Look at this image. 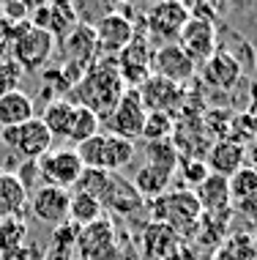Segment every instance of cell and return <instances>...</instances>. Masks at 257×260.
<instances>
[{"instance_id": "obj_1", "label": "cell", "mask_w": 257, "mask_h": 260, "mask_svg": "<svg viewBox=\"0 0 257 260\" xmlns=\"http://www.w3.org/2000/svg\"><path fill=\"white\" fill-rule=\"evenodd\" d=\"M74 93H77V104L88 107L93 115H99V121H104L113 112L118 99L126 93V85L118 72V60L99 55L82 74V80L74 85Z\"/></svg>"}, {"instance_id": "obj_2", "label": "cell", "mask_w": 257, "mask_h": 260, "mask_svg": "<svg viewBox=\"0 0 257 260\" xmlns=\"http://www.w3.org/2000/svg\"><path fill=\"white\" fill-rule=\"evenodd\" d=\"M145 208L151 211V222L170 224L180 238L183 236L194 238V233L200 228V219H203V208H200V203L194 198L192 189L164 192V194H159V198L145 203Z\"/></svg>"}, {"instance_id": "obj_3", "label": "cell", "mask_w": 257, "mask_h": 260, "mask_svg": "<svg viewBox=\"0 0 257 260\" xmlns=\"http://www.w3.org/2000/svg\"><path fill=\"white\" fill-rule=\"evenodd\" d=\"M58 41L52 39V33L39 30L30 22L11 25V60L17 63L22 72H39L44 69L50 58L55 55Z\"/></svg>"}, {"instance_id": "obj_4", "label": "cell", "mask_w": 257, "mask_h": 260, "mask_svg": "<svg viewBox=\"0 0 257 260\" xmlns=\"http://www.w3.org/2000/svg\"><path fill=\"white\" fill-rule=\"evenodd\" d=\"M186 22H189L186 3H178V0L156 3L145 11V39L156 41V47L175 44Z\"/></svg>"}, {"instance_id": "obj_5", "label": "cell", "mask_w": 257, "mask_h": 260, "mask_svg": "<svg viewBox=\"0 0 257 260\" xmlns=\"http://www.w3.org/2000/svg\"><path fill=\"white\" fill-rule=\"evenodd\" d=\"M145 115H148V112H145L142 102H140V93H137L134 88H126V93L118 99V104L113 107V112L101 121V126L107 129V135H115L121 140L134 143V140L142 137Z\"/></svg>"}, {"instance_id": "obj_6", "label": "cell", "mask_w": 257, "mask_h": 260, "mask_svg": "<svg viewBox=\"0 0 257 260\" xmlns=\"http://www.w3.org/2000/svg\"><path fill=\"white\" fill-rule=\"evenodd\" d=\"M82 173H85V167L74 148H52L39 159V175L44 186H58L68 192L71 186H77Z\"/></svg>"}, {"instance_id": "obj_7", "label": "cell", "mask_w": 257, "mask_h": 260, "mask_svg": "<svg viewBox=\"0 0 257 260\" xmlns=\"http://www.w3.org/2000/svg\"><path fill=\"white\" fill-rule=\"evenodd\" d=\"M3 143L14 148L17 153H22L25 161H39L44 153L52 151L55 137L50 135L44 123H41L39 115H33L27 123L14 126V129H3Z\"/></svg>"}, {"instance_id": "obj_8", "label": "cell", "mask_w": 257, "mask_h": 260, "mask_svg": "<svg viewBox=\"0 0 257 260\" xmlns=\"http://www.w3.org/2000/svg\"><path fill=\"white\" fill-rule=\"evenodd\" d=\"M151 55H154L151 41L145 39L142 33H140V36H134L121 52L115 55L118 72H121V80H123V85H126V88L137 90L151 77Z\"/></svg>"}, {"instance_id": "obj_9", "label": "cell", "mask_w": 257, "mask_h": 260, "mask_svg": "<svg viewBox=\"0 0 257 260\" xmlns=\"http://www.w3.org/2000/svg\"><path fill=\"white\" fill-rule=\"evenodd\" d=\"M90 27H93L99 55H107V58H115V55L134 39V22H129V19L121 17L118 11L101 14L99 19H93Z\"/></svg>"}, {"instance_id": "obj_10", "label": "cell", "mask_w": 257, "mask_h": 260, "mask_svg": "<svg viewBox=\"0 0 257 260\" xmlns=\"http://www.w3.org/2000/svg\"><path fill=\"white\" fill-rule=\"evenodd\" d=\"M137 93H140L145 112H167V115L175 118V110H183V104H186L183 88L175 85V82L162 80V77H154V74L137 88Z\"/></svg>"}, {"instance_id": "obj_11", "label": "cell", "mask_w": 257, "mask_h": 260, "mask_svg": "<svg viewBox=\"0 0 257 260\" xmlns=\"http://www.w3.org/2000/svg\"><path fill=\"white\" fill-rule=\"evenodd\" d=\"M151 74L183 88V82H189L197 74V66L178 44H164L156 47L154 55H151Z\"/></svg>"}, {"instance_id": "obj_12", "label": "cell", "mask_w": 257, "mask_h": 260, "mask_svg": "<svg viewBox=\"0 0 257 260\" xmlns=\"http://www.w3.org/2000/svg\"><path fill=\"white\" fill-rule=\"evenodd\" d=\"M175 44L194 60V66H203L213 52L219 50V39H216V25L203 22V19H192L183 25L180 36Z\"/></svg>"}, {"instance_id": "obj_13", "label": "cell", "mask_w": 257, "mask_h": 260, "mask_svg": "<svg viewBox=\"0 0 257 260\" xmlns=\"http://www.w3.org/2000/svg\"><path fill=\"white\" fill-rule=\"evenodd\" d=\"M68 198L71 192L66 189H58V186H39L36 192L27 194V206H30L33 216L44 224H60L68 222Z\"/></svg>"}, {"instance_id": "obj_14", "label": "cell", "mask_w": 257, "mask_h": 260, "mask_svg": "<svg viewBox=\"0 0 257 260\" xmlns=\"http://www.w3.org/2000/svg\"><path fill=\"white\" fill-rule=\"evenodd\" d=\"M99 203H101V208H109L113 214H121V216H131V214L145 208V200L140 198L134 184L121 178V175H109Z\"/></svg>"}, {"instance_id": "obj_15", "label": "cell", "mask_w": 257, "mask_h": 260, "mask_svg": "<svg viewBox=\"0 0 257 260\" xmlns=\"http://www.w3.org/2000/svg\"><path fill=\"white\" fill-rule=\"evenodd\" d=\"M60 47H63V52H66L68 66H77L82 72H88V66L99 58V47H96V36H93L90 22H80L63 41H60Z\"/></svg>"}, {"instance_id": "obj_16", "label": "cell", "mask_w": 257, "mask_h": 260, "mask_svg": "<svg viewBox=\"0 0 257 260\" xmlns=\"http://www.w3.org/2000/svg\"><path fill=\"white\" fill-rule=\"evenodd\" d=\"M192 192L205 216H219L230 211V186H227V178H222V175L208 173V178L200 186H194Z\"/></svg>"}, {"instance_id": "obj_17", "label": "cell", "mask_w": 257, "mask_h": 260, "mask_svg": "<svg viewBox=\"0 0 257 260\" xmlns=\"http://www.w3.org/2000/svg\"><path fill=\"white\" fill-rule=\"evenodd\" d=\"M203 161H205L208 173L222 175V178H230L235 170L244 167V145L233 143V140H216V143L208 148Z\"/></svg>"}, {"instance_id": "obj_18", "label": "cell", "mask_w": 257, "mask_h": 260, "mask_svg": "<svg viewBox=\"0 0 257 260\" xmlns=\"http://www.w3.org/2000/svg\"><path fill=\"white\" fill-rule=\"evenodd\" d=\"M203 80L219 90H233L241 80V63L227 52H213L203 63Z\"/></svg>"}, {"instance_id": "obj_19", "label": "cell", "mask_w": 257, "mask_h": 260, "mask_svg": "<svg viewBox=\"0 0 257 260\" xmlns=\"http://www.w3.org/2000/svg\"><path fill=\"white\" fill-rule=\"evenodd\" d=\"M180 238L170 224L164 222H148L142 230V252L148 255L151 260H164L170 257L172 252L180 247Z\"/></svg>"}, {"instance_id": "obj_20", "label": "cell", "mask_w": 257, "mask_h": 260, "mask_svg": "<svg viewBox=\"0 0 257 260\" xmlns=\"http://www.w3.org/2000/svg\"><path fill=\"white\" fill-rule=\"evenodd\" d=\"M134 143H129V140H121L115 135H107V132H101V148H99V170L104 173H118L123 170L126 165H131V159H134Z\"/></svg>"}, {"instance_id": "obj_21", "label": "cell", "mask_w": 257, "mask_h": 260, "mask_svg": "<svg viewBox=\"0 0 257 260\" xmlns=\"http://www.w3.org/2000/svg\"><path fill=\"white\" fill-rule=\"evenodd\" d=\"M33 99L22 90H11V93L0 96V129H14L22 126L33 118Z\"/></svg>"}, {"instance_id": "obj_22", "label": "cell", "mask_w": 257, "mask_h": 260, "mask_svg": "<svg viewBox=\"0 0 257 260\" xmlns=\"http://www.w3.org/2000/svg\"><path fill=\"white\" fill-rule=\"evenodd\" d=\"M115 241H118V236H115V224L109 222V219H104V216L77 230V249H80V255H82V257H88L90 252L107 247V244H115Z\"/></svg>"}, {"instance_id": "obj_23", "label": "cell", "mask_w": 257, "mask_h": 260, "mask_svg": "<svg viewBox=\"0 0 257 260\" xmlns=\"http://www.w3.org/2000/svg\"><path fill=\"white\" fill-rule=\"evenodd\" d=\"M172 175L175 173H170V170H164V167H156V165H142L140 170H137L134 175V189L140 192V198L148 203V200H154L159 198V194H164L167 192V186H170V181H172Z\"/></svg>"}, {"instance_id": "obj_24", "label": "cell", "mask_w": 257, "mask_h": 260, "mask_svg": "<svg viewBox=\"0 0 257 260\" xmlns=\"http://www.w3.org/2000/svg\"><path fill=\"white\" fill-rule=\"evenodd\" d=\"M27 206V192L17 181L14 173H0V219L22 216Z\"/></svg>"}, {"instance_id": "obj_25", "label": "cell", "mask_w": 257, "mask_h": 260, "mask_svg": "<svg viewBox=\"0 0 257 260\" xmlns=\"http://www.w3.org/2000/svg\"><path fill=\"white\" fill-rule=\"evenodd\" d=\"M101 216H104V208L96 198H90L85 192H71V198H68V224H74L80 230L90 222L101 219Z\"/></svg>"}, {"instance_id": "obj_26", "label": "cell", "mask_w": 257, "mask_h": 260, "mask_svg": "<svg viewBox=\"0 0 257 260\" xmlns=\"http://www.w3.org/2000/svg\"><path fill=\"white\" fill-rule=\"evenodd\" d=\"M80 22L82 19L77 14V6H71V3H50V25H47V33H52V39L58 41V44Z\"/></svg>"}, {"instance_id": "obj_27", "label": "cell", "mask_w": 257, "mask_h": 260, "mask_svg": "<svg viewBox=\"0 0 257 260\" xmlns=\"http://www.w3.org/2000/svg\"><path fill=\"white\" fill-rule=\"evenodd\" d=\"M71 112H74V102L68 99H55L44 107L41 112V123L50 129L52 137H63L68 135V123H71Z\"/></svg>"}, {"instance_id": "obj_28", "label": "cell", "mask_w": 257, "mask_h": 260, "mask_svg": "<svg viewBox=\"0 0 257 260\" xmlns=\"http://www.w3.org/2000/svg\"><path fill=\"white\" fill-rule=\"evenodd\" d=\"M99 132H101L99 115H93V112H90L88 107H82V104H74L66 140H71L74 145H80V143H85V140H90L93 135H99Z\"/></svg>"}, {"instance_id": "obj_29", "label": "cell", "mask_w": 257, "mask_h": 260, "mask_svg": "<svg viewBox=\"0 0 257 260\" xmlns=\"http://www.w3.org/2000/svg\"><path fill=\"white\" fill-rule=\"evenodd\" d=\"M27 236V224L19 216H9V219H0V255L3 257H14L19 255Z\"/></svg>"}, {"instance_id": "obj_30", "label": "cell", "mask_w": 257, "mask_h": 260, "mask_svg": "<svg viewBox=\"0 0 257 260\" xmlns=\"http://www.w3.org/2000/svg\"><path fill=\"white\" fill-rule=\"evenodd\" d=\"M227 186H230V200H235V203L257 200V173L249 170V167L235 170L227 178Z\"/></svg>"}, {"instance_id": "obj_31", "label": "cell", "mask_w": 257, "mask_h": 260, "mask_svg": "<svg viewBox=\"0 0 257 260\" xmlns=\"http://www.w3.org/2000/svg\"><path fill=\"white\" fill-rule=\"evenodd\" d=\"M175 132V118L167 112H148L142 126V137L145 143H159V140H170Z\"/></svg>"}, {"instance_id": "obj_32", "label": "cell", "mask_w": 257, "mask_h": 260, "mask_svg": "<svg viewBox=\"0 0 257 260\" xmlns=\"http://www.w3.org/2000/svg\"><path fill=\"white\" fill-rule=\"evenodd\" d=\"M219 252L227 260H257V241H254V236L238 233V236L225 238Z\"/></svg>"}, {"instance_id": "obj_33", "label": "cell", "mask_w": 257, "mask_h": 260, "mask_svg": "<svg viewBox=\"0 0 257 260\" xmlns=\"http://www.w3.org/2000/svg\"><path fill=\"white\" fill-rule=\"evenodd\" d=\"M145 156L148 161L145 165H156V167H164V170L175 173L178 167V151L172 145V140H159V143H145Z\"/></svg>"}, {"instance_id": "obj_34", "label": "cell", "mask_w": 257, "mask_h": 260, "mask_svg": "<svg viewBox=\"0 0 257 260\" xmlns=\"http://www.w3.org/2000/svg\"><path fill=\"white\" fill-rule=\"evenodd\" d=\"M175 170H178L180 175H183V181H186V184H189L192 189H194V186H200V184H203V181L208 178V167H205V161H203V159L180 156Z\"/></svg>"}, {"instance_id": "obj_35", "label": "cell", "mask_w": 257, "mask_h": 260, "mask_svg": "<svg viewBox=\"0 0 257 260\" xmlns=\"http://www.w3.org/2000/svg\"><path fill=\"white\" fill-rule=\"evenodd\" d=\"M22 77H25V72L11 58H0V96L11 93V90H19Z\"/></svg>"}, {"instance_id": "obj_36", "label": "cell", "mask_w": 257, "mask_h": 260, "mask_svg": "<svg viewBox=\"0 0 257 260\" xmlns=\"http://www.w3.org/2000/svg\"><path fill=\"white\" fill-rule=\"evenodd\" d=\"M186 11H189L192 19H203V22L216 25L219 22V14L225 11V6H222V3H189V6H186Z\"/></svg>"}, {"instance_id": "obj_37", "label": "cell", "mask_w": 257, "mask_h": 260, "mask_svg": "<svg viewBox=\"0 0 257 260\" xmlns=\"http://www.w3.org/2000/svg\"><path fill=\"white\" fill-rule=\"evenodd\" d=\"M27 14H30V6H27V3H19V0H9V3L0 6V17H3L9 25L27 22Z\"/></svg>"}, {"instance_id": "obj_38", "label": "cell", "mask_w": 257, "mask_h": 260, "mask_svg": "<svg viewBox=\"0 0 257 260\" xmlns=\"http://www.w3.org/2000/svg\"><path fill=\"white\" fill-rule=\"evenodd\" d=\"M17 181L22 184V189L27 194L33 192V184L36 181H41V175H39V161H22L19 165V170H17Z\"/></svg>"}, {"instance_id": "obj_39", "label": "cell", "mask_w": 257, "mask_h": 260, "mask_svg": "<svg viewBox=\"0 0 257 260\" xmlns=\"http://www.w3.org/2000/svg\"><path fill=\"white\" fill-rule=\"evenodd\" d=\"M9 50H11V25L0 17V58H6Z\"/></svg>"}, {"instance_id": "obj_40", "label": "cell", "mask_w": 257, "mask_h": 260, "mask_svg": "<svg viewBox=\"0 0 257 260\" xmlns=\"http://www.w3.org/2000/svg\"><path fill=\"white\" fill-rule=\"evenodd\" d=\"M164 260H203V257H200V252L194 247H183V244H180V247L172 252L170 257H164Z\"/></svg>"}, {"instance_id": "obj_41", "label": "cell", "mask_w": 257, "mask_h": 260, "mask_svg": "<svg viewBox=\"0 0 257 260\" xmlns=\"http://www.w3.org/2000/svg\"><path fill=\"white\" fill-rule=\"evenodd\" d=\"M244 167L257 173V143L252 145H244Z\"/></svg>"}, {"instance_id": "obj_42", "label": "cell", "mask_w": 257, "mask_h": 260, "mask_svg": "<svg viewBox=\"0 0 257 260\" xmlns=\"http://www.w3.org/2000/svg\"><path fill=\"white\" fill-rule=\"evenodd\" d=\"M208 260H227V257H225V255H222V252L216 249V252H213V255H211V257H208Z\"/></svg>"}, {"instance_id": "obj_43", "label": "cell", "mask_w": 257, "mask_h": 260, "mask_svg": "<svg viewBox=\"0 0 257 260\" xmlns=\"http://www.w3.org/2000/svg\"><path fill=\"white\" fill-rule=\"evenodd\" d=\"M254 241H257V238H254Z\"/></svg>"}]
</instances>
